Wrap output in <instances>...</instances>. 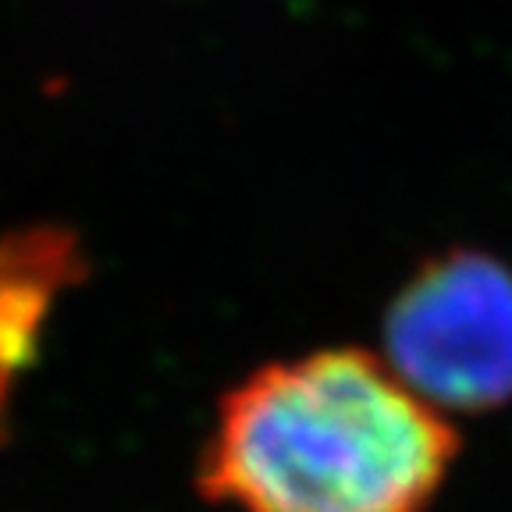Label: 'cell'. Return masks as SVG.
I'll return each mask as SVG.
<instances>
[{
    "mask_svg": "<svg viewBox=\"0 0 512 512\" xmlns=\"http://www.w3.org/2000/svg\"><path fill=\"white\" fill-rule=\"evenodd\" d=\"M456 456L452 420L381 352L317 349L224 395L196 488L239 512H427Z\"/></svg>",
    "mask_w": 512,
    "mask_h": 512,
    "instance_id": "1",
    "label": "cell"
},
{
    "mask_svg": "<svg viewBox=\"0 0 512 512\" xmlns=\"http://www.w3.org/2000/svg\"><path fill=\"white\" fill-rule=\"evenodd\" d=\"M381 360L438 413L512 402V267L448 249L416 267L384 310Z\"/></svg>",
    "mask_w": 512,
    "mask_h": 512,
    "instance_id": "2",
    "label": "cell"
},
{
    "mask_svg": "<svg viewBox=\"0 0 512 512\" xmlns=\"http://www.w3.org/2000/svg\"><path fill=\"white\" fill-rule=\"evenodd\" d=\"M86 278L82 246L64 228L0 235V427L22 370L36 360L40 335L64 288Z\"/></svg>",
    "mask_w": 512,
    "mask_h": 512,
    "instance_id": "3",
    "label": "cell"
}]
</instances>
